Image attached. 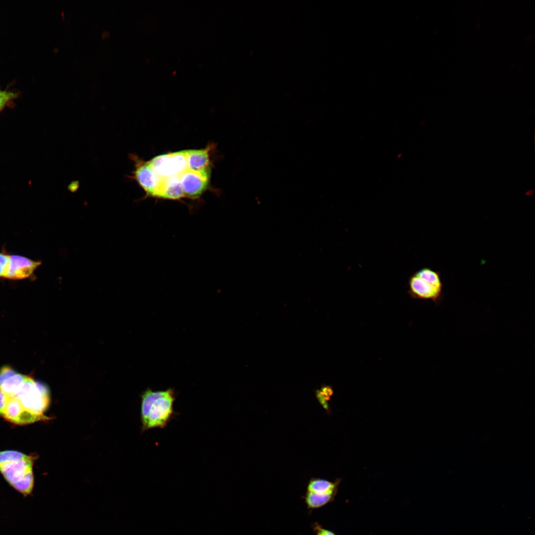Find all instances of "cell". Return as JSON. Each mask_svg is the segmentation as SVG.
<instances>
[{"mask_svg":"<svg viewBox=\"0 0 535 535\" xmlns=\"http://www.w3.org/2000/svg\"><path fill=\"white\" fill-rule=\"evenodd\" d=\"M336 494L337 493L319 494L307 491L302 498L304 500L307 510L312 512L313 510L321 508L332 502Z\"/></svg>","mask_w":535,"mask_h":535,"instance_id":"10","label":"cell"},{"mask_svg":"<svg viewBox=\"0 0 535 535\" xmlns=\"http://www.w3.org/2000/svg\"><path fill=\"white\" fill-rule=\"evenodd\" d=\"M209 149L185 151L188 169L195 171L206 170L210 163Z\"/></svg>","mask_w":535,"mask_h":535,"instance_id":"9","label":"cell"},{"mask_svg":"<svg viewBox=\"0 0 535 535\" xmlns=\"http://www.w3.org/2000/svg\"><path fill=\"white\" fill-rule=\"evenodd\" d=\"M8 397L15 398L25 411L38 421L48 420L44 413L50 403V394L47 386L44 383L28 377L14 395Z\"/></svg>","mask_w":535,"mask_h":535,"instance_id":"3","label":"cell"},{"mask_svg":"<svg viewBox=\"0 0 535 535\" xmlns=\"http://www.w3.org/2000/svg\"><path fill=\"white\" fill-rule=\"evenodd\" d=\"M33 459L20 452H0V472L7 482L24 496L32 493L34 484Z\"/></svg>","mask_w":535,"mask_h":535,"instance_id":"1","label":"cell"},{"mask_svg":"<svg viewBox=\"0 0 535 535\" xmlns=\"http://www.w3.org/2000/svg\"><path fill=\"white\" fill-rule=\"evenodd\" d=\"M312 528L315 535H337L334 532L323 528L318 522L313 523Z\"/></svg>","mask_w":535,"mask_h":535,"instance_id":"17","label":"cell"},{"mask_svg":"<svg viewBox=\"0 0 535 535\" xmlns=\"http://www.w3.org/2000/svg\"><path fill=\"white\" fill-rule=\"evenodd\" d=\"M7 275L6 278L21 279L30 276L41 264L40 262L31 260L24 257L11 255Z\"/></svg>","mask_w":535,"mask_h":535,"instance_id":"7","label":"cell"},{"mask_svg":"<svg viewBox=\"0 0 535 535\" xmlns=\"http://www.w3.org/2000/svg\"><path fill=\"white\" fill-rule=\"evenodd\" d=\"M18 96V94L15 92L0 89V112L11 106Z\"/></svg>","mask_w":535,"mask_h":535,"instance_id":"15","label":"cell"},{"mask_svg":"<svg viewBox=\"0 0 535 535\" xmlns=\"http://www.w3.org/2000/svg\"><path fill=\"white\" fill-rule=\"evenodd\" d=\"M132 159L135 162L132 177L145 190L147 195L158 197L162 178L155 172L148 162L140 161L134 156Z\"/></svg>","mask_w":535,"mask_h":535,"instance_id":"5","label":"cell"},{"mask_svg":"<svg viewBox=\"0 0 535 535\" xmlns=\"http://www.w3.org/2000/svg\"><path fill=\"white\" fill-rule=\"evenodd\" d=\"M28 377L26 375L16 373L4 381L0 385V388L6 396L13 395L19 390Z\"/></svg>","mask_w":535,"mask_h":535,"instance_id":"14","label":"cell"},{"mask_svg":"<svg viewBox=\"0 0 535 535\" xmlns=\"http://www.w3.org/2000/svg\"><path fill=\"white\" fill-rule=\"evenodd\" d=\"M175 399L174 390H165L164 394L158 398L151 408L145 423L142 425L144 431L153 428H163L174 414L173 403Z\"/></svg>","mask_w":535,"mask_h":535,"instance_id":"4","label":"cell"},{"mask_svg":"<svg viewBox=\"0 0 535 535\" xmlns=\"http://www.w3.org/2000/svg\"><path fill=\"white\" fill-rule=\"evenodd\" d=\"M164 391H154L148 389L141 396V418L142 425L145 423L151 407L155 401L165 393Z\"/></svg>","mask_w":535,"mask_h":535,"instance_id":"13","label":"cell"},{"mask_svg":"<svg viewBox=\"0 0 535 535\" xmlns=\"http://www.w3.org/2000/svg\"><path fill=\"white\" fill-rule=\"evenodd\" d=\"M184 196L179 176L162 179L157 198L179 200Z\"/></svg>","mask_w":535,"mask_h":535,"instance_id":"8","label":"cell"},{"mask_svg":"<svg viewBox=\"0 0 535 535\" xmlns=\"http://www.w3.org/2000/svg\"><path fill=\"white\" fill-rule=\"evenodd\" d=\"M16 373V372L9 366L2 367L0 370V385L7 379Z\"/></svg>","mask_w":535,"mask_h":535,"instance_id":"18","label":"cell"},{"mask_svg":"<svg viewBox=\"0 0 535 535\" xmlns=\"http://www.w3.org/2000/svg\"><path fill=\"white\" fill-rule=\"evenodd\" d=\"M9 256L0 253V277H6L9 266Z\"/></svg>","mask_w":535,"mask_h":535,"instance_id":"16","label":"cell"},{"mask_svg":"<svg viewBox=\"0 0 535 535\" xmlns=\"http://www.w3.org/2000/svg\"><path fill=\"white\" fill-rule=\"evenodd\" d=\"M148 162L155 172L160 178L163 179L174 176L169 154L157 156Z\"/></svg>","mask_w":535,"mask_h":535,"instance_id":"11","label":"cell"},{"mask_svg":"<svg viewBox=\"0 0 535 535\" xmlns=\"http://www.w3.org/2000/svg\"><path fill=\"white\" fill-rule=\"evenodd\" d=\"M407 288L412 298L430 300L437 305L443 301L444 284L441 273L430 268H423L413 273L408 279Z\"/></svg>","mask_w":535,"mask_h":535,"instance_id":"2","label":"cell"},{"mask_svg":"<svg viewBox=\"0 0 535 535\" xmlns=\"http://www.w3.org/2000/svg\"><path fill=\"white\" fill-rule=\"evenodd\" d=\"M339 483L338 480L331 482L323 479H312L308 483L307 491L319 494L337 493Z\"/></svg>","mask_w":535,"mask_h":535,"instance_id":"12","label":"cell"},{"mask_svg":"<svg viewBox=\"0 0 535 535\" xmlns=\"http://www.w3.org/2000/svg\"><path fill=\"white\" fill-rule=\"evenodd\" d=\"M179 176L185 196L192 199L198 198L206 189L209 179L207 170L195 171L187 168Z\"/></svg>","mask_w":535,"mask_h":535,"instance_id":"6","label":"cell"},{"mask_svg":"<svg viewBox=\"0 0 535 535\" xmlns=\"http://www.w3.org/2000/svg\"><path fill=\"white\" fill-rule=\"evenodd\" d=\"M6 401V397L5 393L0 388V414H1Z\"/></svg>","mask_w":535,"mask_h":535,"instance_id":"19","label":"cell"}]
</instances>
